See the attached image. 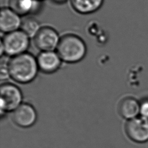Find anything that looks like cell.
I'll list each match as a JSON object with an SVG mask.
<instances>
[{
  "label": "cell",
  "mask_w": 148,
  "mask_h": 148,
  "mask_svg": "<svg viewBox=\"0 0 148 148\" xmlns=\"http://www.w3.org/2000/svg\"><path fill=\"white\" fill-rule=\"evenodd\" d=\"M36 58L39 71L45 74H51L57 72L62 62L56 50L40 51Z\"/></svg>",
  "instance_id": "ba28073f"
},
{
  "label": "cell",
  "mask_w": 148,
  "mask_h": 148,
  "mask_svg": "<svg viewBox=\"0 0 148 148\" xmlns=\"http://www.w3.org/2000/svg\"><path fill=\"white\" fill-rule=\"evenodd\" d=\"M41 27L40 23L36 18L32 16H27L22 18L20 29L29 38L33 39Z\"/></svg>",
  "instance_id": "4fadbf2b"
},
{
  "label": "cell",
  "mask_w": 148,
  "mask_h": 148,
  "mask_svg": "<svg viewBox=\"0 0 148 148\" xmlns=\"http://www.w3.org/2000/svg\"><path fill=\"white\" fill-rule=\"evenodd\" d=\"M9 71L10 77L14 82L29 83L36 78L39 71L36 58L28 52L10 57Z\"/></svg>",
  "instance_id": "6da1fadb"
},
{
  "label": "cell",
  "mask_w": 148,
  "mask_h": 148,
  "mask_svg": "<svg viewBox=\"0 0 148 148\" xmlns=\"http://www.w3.org/2000/svg\"><path fill=\"white\" fill-rule=\"evenodd\" d=\"M31 38L21 30L3 34L1 39V57H12L28 52Z\"/></svg>",
  "instance_id": "3957f363"
},
{
  "label": "cell",
  "mask_w": 148,
  "mask_h": 148,
  "mask_svg": "<svg viewBox=\"0 0 148 148\" xmlns=\"http://www.w3.org/2000/svg\"><path fill=\"white\" fill-rule=\"evenodd\" d=\"M38 114L31 104L23 102L12 112V120L17 126L27 128L32 127L36 122Z\"/></svg>",
  "instance_id": "52a82bcc"
},
{
  "label": "cell",
  "mask_w": 148,
  "mask_h": 148,
  "mask_svg": "<svg viewBox=\"0 0 148 148\" xmlns=\"http://www.w3.org/2000/svg\"><path fill=\"white\" fill-rule=\"evenodd\" d=\"M21 17L8 6L1 9L0 29L3 34L20 29Z\"/></svg>",
  "instance_id": "9c48e42d"
},
{
  "label": "cell",
  "mask_w": 148,
  "mask_h": 148,
  "mask_svg": "<svg viewBox=\"0 0 148 148\" xmlns=\"http://www.w3.org/2000/svg\"><path fill=\"white\" fill-rule=\"evenodd\" d=\"M72 9L80 14L87 15L98 11L103 5L104 0H69Z\"/></svg>",
  "instance_id": "7c38bea8"
},
{
  "label": "cell",
  "mask_w": 148,
  "mask_h": 148,
  "mask_svg": "<svg viewBox=\"0 0 148 148\" xmlns=\"http://www.w3.org/2000/svg\"><path fill=\"white\" fill-rule=\"evenodd\" d=\"M38 1H42V2H43V1H45V0H38Z\"/></svg>",
  "instance_id": "e0dca14e"
},
{
  "label": "cell",
  "mask_w": 148,
  "mask_h": 148,
  "mask_svg": "<svg viewBox=\"0 0 148 148\" xmlns=\"http://www.w3.org/2000/svg\"><path fill=\"white\" fill-rule=\"evenodd\" d=\"M139 116L148 119V98L142 99L140 102Z\"/></svg>",
  "instance_id": "9a60e30c"
},
{
  "label": "cell",
  "mask_w": 148,
  "mask_h": 148,
  "mask_svg": "<svg viewBox=\"0 0 148 148\" xmlns=\"http://www.w3.org/2000/svg\"><path fill=\"white\" fill-rule=\"evenodd\" d=\"M60 37L58 32L54 28L42 26L33 38L35 46L40 51H55L59 43Z\"/></svg>",
  "instance_id": "5b68a950"
},
{
  "label": "cell",
  "mask_w": 148,
  "mask_h": 148,
  "mask_svg": "<svg viewBox=\"0 0 148 148\" xmlns=\"http://www.w3.org/2000/svg\"><path fill=\"white\" fill-rule=\"evenodd\" d=\"M42 1L38 0H9L8 7L21 17L32 16L41 9Z\"/></svg>",
  "instance_id": "30bf717a"
},
{
  "label": "cell",
  "mask_w": 148,
  "mask_h": 148,
  "mask_svg": "<svg viewBox=\"0 0 148 148\" xmlns=\"http://www.w3.org/2000/svg\"><path fill=\"white\" fill-rule=\"evenodd\" d=\"M139 110V102L132 97H126L122 98L117 106L119 114L122 118L127 120L138 117Z\"/></svg>",
  "instance_id": "8fae6325"
},
{
  "label": "cell",
  "mask_w": 148,
  "mask_h": 148,
  "mask_svg": "<svg viewBox=\"0 0 148 148\" xmlns=\"http://www.w3.org/2000/svg\"><path fill=\"white\" fill-rule=\"evenodd\" d=\"M127 136L136 143H145L148 141V119L139 116L127 120L125 124Z\"/></svg>",
  "instance_id": "8992f818"
},
{
  "label": "cell",
  "mask_w": 148,
  "mask_h": 148,
  "mask_svg": "<svg viewBox=\"0 0 148 148\" xmlns=\"http://www.w3.org/2000/svg\"><path fill=\"white\" fill-rule=\"evenodd\" d=\"M56 51L62 62L75 64L86 57L87 48L81 37L75 34L68 33L61 36Z\"/></svg>",
  "instance_id": "7a4b0ae2"
},
{
  "label": "cell",
  "mask_w": 148,
  "mask_h": 148,
  "mask_svg": "<svg viewBox=\"0 0 148 148\" xmlns=\"http://www.w3.org/2000/svg\"><path fill=\"white\" fill-rule=\"evenodd\" d=\"M1 57V79L2 80H5L10 77L9 71V61L10 57L5 55Z\"/></svg>",
  "instance_id": "5bb4252c"
},
{
  "label": "cell",
  "mask_w": 148,
  "mask_h": 148,
  "mask_svg": "<svg viewBox=\"0 0 148 148\" xmlns=\"http://www.w3.org/2000/svg\"><path fill=\"white\" fill-rule=\"evenodd\" d=\"M51 2H53V3L57 4V5H62L64 4L65 3H66L69 0H51Z\"/></svg>",
  "instance_id": "2e32d148"
},
{
  "label": "cell",
  "mask_w": 148,
  "mask_h": 148,
  "mask_svg": "<svg viewBox=\"0 0 148 148\" xmlns=\"http://www.w3.org/2000/svg\"><path fill=\"white\" fill-rule=\"evenodd\" d=\"M1 115L12 112L23 103V94L16 84L5 82L0 87Z\"/></svg>",
  "instance_id": "277c9868"
}]
</instances>
